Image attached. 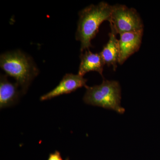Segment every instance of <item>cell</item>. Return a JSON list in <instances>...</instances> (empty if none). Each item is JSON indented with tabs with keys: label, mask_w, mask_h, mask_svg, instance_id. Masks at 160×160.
Listing matches in <instances>:
<instances>
[{
	"label": "cell",
	"mask_w": 160,
	"mask_h": 160,
	"mask_svg": "<svg viewBox=\"0 0 160 160\" xmlns=\"http://www.w3.org/2000/svg\"><path fill=\"white\" fill-rule=\"evenodd\" d=\"M80 62L78 74L83 76L90 71H96L103 78V71L105 65L100 53L86 51L80 55Z\"/></svg>",
	"instance_id": "obj_8"
},
{
	"label": "cell",
	"mask_w": 160,
	"mask_h": 160,
	"mask_svg": "<svg viewBox=\"0 0 160 160\" xmlns=\"http://www.w3.org/2000/svg\"><path fill=\"white\" fill-rule=\"evenodd\" d=\"M0 66L6 74L16 80L23 93H26L31 82L39 73L31 59L20 50L1 55Z\"/></svg>",
	"instance_id": "obj_2"
},
{
	"label": "cell",
	"mask_w": 160,
	"mask_h": 160,
	"mask_svg": "<svg viewBox=\"0 0 160 160\" xmlns=\"http://www.w3.org/2000/svg\"><path fill=\"white\" fill-rule=\"evenodd\" d=\"M18 85L8 81L6 75H1L0 79V108H7L16 104L20 92Z\"/></svg>",
	"instance_id": "obj_7"
},
{
	"label": "cell",
	"mask_w": 160,
	"mask_h": 160,
	"mask_svg": "<svg viewBox=\"0 0 160 160\" xmlns=\"http://www.w3.org/2000/svg\"><path fill=\"white\" fill-rule=\"evenodd\" d=\"M47 160H63L61 156V153L59 151L56 150L53 153H51L49 155V158Z\"/></svg>",
	"instance_id": "obj_10"
},
{
	"label": "cell",
	"mask_w": 160,
	"mask_h": 160,
	"mask_svg": "<svg viewBox=\"0 0 160 160\" xmlns=\"http://www.w3.org/2000/svg\"><path fill=\"white\" fill-rule=\"evenodd\" d=\"M83 101L88 105L111 109L120 114L125 109L121 106V88L118 81L103 80L99 85L86 88Z\"/></svg>",
	"instance_id": "obj_3"
},
{
	"label": "cell",
	"mask_w": 160,
	"mask_h": 160,
	"mask_svg": "<svg viewBox=\"0 0 160 160\" xmlns=\"http://www.w3.org/2000/svg\"><path fill=\"white\" fill-rule=\"evenodd\" d=\"M143 34V29L125 32L120 35L118 40L119 58L118 64L122 65L127 59L138 51Z\"/></svg>",
	"instance_id": "obj_6"
},
{
	"label": "cell",
	"mask_w": 160,
	"mask_h": 160,
	"mask_svg": "<svg viewBox=\"0 0 160 160\" xmlns=\"http://www.w3.org/2000/svg\"><path fill=\"white\" fill-rule=\"evenodd\" d=\"M116 35L114 31L111 30L109 34V41L100 52L105 65L108 67L112 66L114 71L117 68L119 58L118 40L117 38Z\"/></svg>",
	"instance_id": "obj_9"
},
{
	"label": "cell",
	"mask_w": 160,
	"mask_h": 160,
	"mask_svg": "<svg viewBox=\"0 0 160 160\" xmlns=\"http://www.w3.org/2000/svg\"><path fill=\"white\" fill-rule=\"evenodd\" d=\"M109 22L111 30L116 34L139 31L144 27L141 17L135 9L120 4L112 6Z\"/></svg>",
	"instance_id": "obj_4"
},
{
	"label": "cell",
	"mask_w": 160,
	"mask_h": 160,
	"mask_svg": "<svg viewBox=\"0 0 160 160\" xmlns=\"http://www.w3.org/2000/svg\"><path fill=\"white\" fill-rule=\"evenodd\" d=\"M87 80L78 74L67 73L64 76L59 84L54 89L43 95L41 98V101L50 100L62 95L68 94L75 91L82 87H87Z\"/></svg>",
	"instance_id": "obj_5"
},
{
	"label": "cell",
	"mask_w": 160,
	"mask_h": 160,
	"mask_svg": "<svg viewBox=\"0 0 160 160\" xmlns=\"http://www.w3.org/2000/svg\"><path fill=\"white\" fill-rule=\"evenodd\" d=\"M65 160H69V158H67Z\"/></svg>",
	"instance_id": "obj_11"
},
{
	"label": "cell",
	"mask_w": 160,
	"mask_h": 160,
	"mask_svg": "<svg viewBox=\"0 0 160 160\" xmlns=\"http://www.w3.org/2000/svg\"><path fill=\"white\" fill-rule=\"evenodd\" d=\"M112 6L106 2L91 5L79 12L76 39L81 43V52L92 47L91 41L95 37L100 25L104 21H110Z\"/></svg>",
	"instance_id": "obj_1"
}]
</instances>
